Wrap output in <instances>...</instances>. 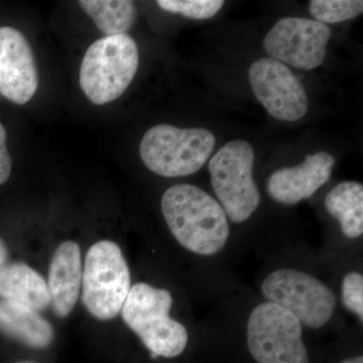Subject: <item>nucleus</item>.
<instances>
[{"mask_svg":"<svg viewBox=\"0 0 363 363\" xmlns=\"http://www.w3.org/2000/svg\"><path fill=\"white\" fill-rule=\"evenodd\" d=\"M327 211L337 219L346 238L363 233V186L357 182H342L325 198Z\"/></svg>","mask_w":363,"mask_h":363,"instance_id":"dca6fc26","label":"nucleus"},{"mask_svg":"<svg viewBox=\"0 0 363 363\" xmlns=\"http://www.w3.org/2000/svg\"><path fill=\"white\" fill-rule=\"evenodd\" d=\"M7 257H9V252H7L6 243L0 238V269L6 266Z\"/></svg>","mask_w":363,"mask_h":363,"instance_id":"4be33fe9","label":"nucleus"},{"mask_svg":"<svg viewBox=\"0 0 363 363\" xmlns=\"http://www.w3.org/2000/svg\"><path fill=\"white\" fill-rule=\"evenodd\" d=\"M82 272L80 247L71 240L62 243L52 255L47 283L52 308L57 316L65 318L75 307Z\"/></svg>","mask_w":363,"mask_h":363,"instance_id":"ddd939ff","label":"nucleus"},{"mask_svg":"<svg viewBox=\"0 0 363 363\" xmlns=\"http://www.w3.org/2000/svg\"><path fill=\"white\" fill-rule=\"evenodd\" d=\"M0 333L28 347H48L54 341L52 325L39 313L7 301H0Z\"/></svg>","mask_w":363,"mask_h":363,"instance_id":"2eb2a0df","label":"nucleus"},{"mask_svg":"<svg viewBox=\"0 0 363 363\" xmlns=\"http://www.w3.org/2000/svg\"><path fill=\"white\" fill-rule=\"evenodd\" d=\"M140 63L130 35L104 37L88 48L80 69L81 89L92 104H111L133 82Z\"/></svg>","mask_w":363,"mask_h":363,"instance_id":"7ed1b4c3","label":"nucleus"},{"mask_svg":"<svg viewBox=\"0 0 363 363\" xmlns=\"http://www.w3.org/2000/svg\"><path fill=\"white\" fill-rule=\"evenodd\" d=\"M162 211L174 238L190 252L213 255L228 240L229 224L223 208L194 185L169 188L162 195Z\"/></svg>","mask_w":363,"mask_h":363,"instance_id":"f257e3e1","label":"nucleus"},{"mask_svg":"<svg viewBox=\"0 0 363 363\" xmlns=\"http://www.w3.org/2000/svg\"><path fill=\"white\" fill-rule=\"evenodd\" d=\"M330 37L331 30L324 23L310 18H286L272 26L262 45L269 58L308 71L322 65Z\"/></svg>","mask_w":363,"mask_h":363,"instance_id":"1a4fd4ad","label":"nucleus"},{"mask_svg":"<svg viewBox=\"0 0 363 363\" xmlns=\"http://www.w3.org/2000/svg\"><path fill=\"white\" fill-rule=\"evenodd\" d=\"M262 292L269 302L290 312L309 328H321L335 311L336 298L331 289L297 269L272 272L262 283Z\"/></svg>","mask_w":363,"mask_h":363,"instance_id":"6e6552de","label":"nucleus"},{"mask_svg":"<svg viewBox=\"0 0 363 363\" xmlns=\"http://www.w3.org/2000/svg\"><path fill=\"white\" fill-rule=\"evenodd\" d=\"M0 298L38 313L51 305L47 281L23 262L6 264L0 269Z\"/></svg>","mask_w":363,"mask_h":363,"instance_id":"4468645a","label":"nucleus"},{"mask_svg":"<svg viewBox=\"0 0 363 363\" xmlns=\"http://www.w3.org/2000/svg\"><path fill=\"white\" fill-rule=\"evenodd\" d=\"M335 159L326 152H318L292 168L274 172L267 181V193L274 201L294 205L311 197L329 181Z\"/></svg>","mask_w":363,"mask_h":363,"instance_id":"f8f14e48","label":"nucleus"},{"mask_svg":"<svg viewBox=\"0 0 363 363\" xmlns=\"http://www.w3.org/2000/svg\"><path fill=\"white\" fill-rule=\"evenodd\" d=\"M340 363H363L362 357H357L353 358H348V359L343 360Z\"/></svg>","mask_w":363,"mask_h":363,"instance_id":"5701e85b","label":"nucleus"},{"mask_svg":"<svg viewBox=\"0 0 363 363\" xmlns=\"http://www.w3.org/2000/svg\"><path fill=\"white\" fill-rule=\"evenodd\" d=\"M255 152L245 140H233L221 147L209 162L215 194L226 216L241 223L257 209L260 194L253 179Z\"/></svg>","mask_w":363,"mask_h":363,"instance_id":"423d86ee","label":"nucleus"},{"mask_svg":"<svg viewBox=\"0 0 363 363\" xmlns=\"http://www.w3.org/2000/svg\"><path fill=\"white\" fill-rule=\"evenodd\" d=\"M247 339L250 354L259 363H309L302 324L274 303H262L253 309Z\"/></svg>","mask_w":363,"mask_h":363,"instance_id":"0eeeda50","label":"nucleus"},{"mask_svg":"<svg viewBox=\"0 0 363 363\" xmlns=\"http://www.w3.org/2000/svg\"><path fill=\"white\" fill-rule=\"evenodd\" d=\"M248 78L255 97L274 118L294 123L307 113L309 100L304 87L286 64L269 57L257 60Z\"/></svg>","mask_w":363,"mask_h":363,"instance_id":"9d476101","label":"nucleus"},{"mask_svg":"<svg viewBox=\"0 0 363 363\" xmlns=\"http://www.w3.org/2000/svg\"><path fill=\"white\" fill-rule=\"evenodd\" d=\"M215 147V136L205 128L152 126L143 135L140 155L152 173L167 178L192 175L204 166Z\"/></svg>","mask_w":363,"mask_h":363,"instance_id":"20e7f679","label":"nucleus"},{"mask_svg":"<svg viewBox=\"0 0 363 363\" xmlns=\"http://www.w3.org/2000/svg\"><path fill=\"white\" fill-rule=\"evenodd\" d=\"M310 13L321 23H338L352 20L362 13V0H312Z\"/></svg>","mask_w":363,"mask_h":363,"instance_id":"a211bd4d","label":"nucleus"},{"mask_svg":"<svg viewBox=\"0 0 363 363\" xmlns=\"http://www.w3.org/2000/svg\"><path fill=\"white\" fill-rule=\"evenodd\" d=\"M130 272L121 247L111 240L94 243L86 253L82 302L101 321L116 318L130 291Z\"/></svg>","mask_w":363,"mask_h":363,"instance_id":"39448f33","label":"nucleus"},{"mask_svg":"<svg viewBox=\"0 0 363 363\" xmlns=\"http://www.w3.org/2000/svg\"><path fill=\"white\" fill-rule=\"evenodd\" d=\"M172 306L173 297L168 290L138 283L131 286L121 309L124 322L150 351L152 358L179 357L187 346V329L169 317Z\"/></svg>","mask_w":363,"mask_h":363,"instance_id":"f03ea898","label":"nucleus"},{"mask_svg":"<svg viewBox=\"0 0 363 363\" xmlns=\"http://www.w3.org/2000/svg\"><path fill=\"white\" fill-rule=\"evenodd\" d=\"M20 363H35V362H20Z\"/></svg>","mask_w":363,"mask_h":363,"instance_id":"b1692460","label":"nucleus"},{"mask_svg":"<svg viewBox=\"0 0 363 363\" xmlns=\"http://www.w3.org/2000/svg\"><path fill=\"white\" fill-rule=\"evenodd\" d=\"M11 166L13 162L6 147V130L0 123V185H4L11 177Z\"/></svg>","mask_w":363,"mask_h":363,"instance_id":"412c9836","label":"nucleus"},{"mask_svg":"<svg viewBox=\"0 0 363 363\" xmlns=\"http://www.w3.org/2000/svg\"><path fill=\"white\" fill-rule=\"evenodd\" d=\"M343 304L363 321V277L357 272H348L344 277L342 286Z\"/></svg>","mask_w":363,"mask_h":363,"instance_id":"aec40b11","label":"nucleus"},{"mask_svg":"<svg viewBox=\"0 0 363 363\" xmlns=\"http://www.w3.org/2000/svg\"><path fill=\"white\" fill-rule=\"evenodd\" d=\"M79 4L105 37L125 35L135 23L136 11L128 0H81Z\"/></svg>","mask_w":363,"mask_h":363,"instance_id":"f3484780","label":"nucleus"},{"mask_svg":"<svg viewBox=\"0 0 363 363\" xmlns=\"http://www.w3.org/2000/svg\"><path fill=\"white\" fill-rule=\"evenodd\" d=\"M157 6L169 13L194 20L213 18L223 6L221 0H159Z\"/></svg>","mask_w":363,"mask_h":363,"instance_id":"6ab92c4d","label":"nucleus"},{"mask_svg":"<svg viewBox=\"0 0 363 363\" xmlns=\"http://www.w3.org/2000/svg\"><path fill=\"white\" fill-rule=\"evenodd\" d=\"M39 86L33 50L25 35L11 26L0 28V93L18 105L28 104Z\"/></svg>","mask_w":363,"mask_h":363,"instance_id":"9b49d317","label":"nucleus"}]
</instances>
